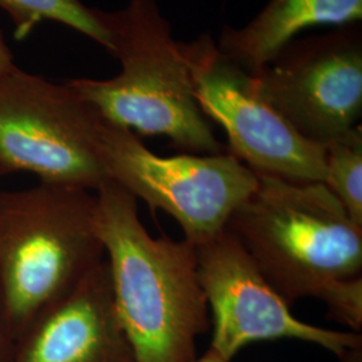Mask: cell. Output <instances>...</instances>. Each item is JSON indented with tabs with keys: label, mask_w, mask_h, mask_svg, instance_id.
<instances>
[{
	"label": "cell",
	"mask_w": 362,
	"mask_h": 362,
	"mask_svg": "<svg viewBox=\"0 0 362 362\" xmlns=\"http://www.w3.org/2000/svg\"><path fill=\"white\" fill-rule=\"evenodd\" d=\"M10 362H137L103 260L16 338Z\"/></svg>",
	"instance_id": "obj_10"
},
{
	"label": "cell",
	"mask_w": 362,
	"mask_h": 362,
	"mask_svg": "<svg viewBox=\"0 0 362 362\" xmlns=\"http://www.w3.org/2000/svg\"><path fill=\"white\" fill-rule=\"evenodd\" d=\"M194 362H228L223 360L216 353H214L212 350L208 349L202 357H197Z\"/></svg>",
	"instance_id": "obj_18"
},
{
	"label": "cell",
	"mask_w": 362,
	"mask_h": 362,
	"mask_svg": "<svg viewBox=\"0 0 362 362\" xmlns=\"http://www.w3.org/2000/svg\"><path fill=\"white\" fill-rule=\"evenodd\" d=\"M13 338V329L8 318L6 298L0 287V362H10L11 357L7 356V349Z\"/></svg>",
	"instance_id": "obj_15"
},
{
	"label": "cell",
	"mask_w": 362,
	"mask_h": 362,
	"mask_svg": "<svg viewBox=\"0 0 362 362\" xmlns=\"http://www.w3.org/2000/svg\"><path fill=\"white\" fill-rule=\"evenodd\" d=\"M203 115L227 134L228 152L259 175L324 182L325 148L294 129L260 93L254 77L204 34L180 42Z\"/></svg>",
	"instance_id": "obj_7"
},
{
	"label": "cell",
	"mask_w": 362,
	"mask_h": 362,
	"mask_svg": "<svg viewBox=\"0 0 362 362\" xmlns=\"http://www.w3.org/2000/svg\"><path fill=\"white\" fill-rule=\"evenodd\" d=\"M199 276L212 310L209 350L226 361L257 341L298 339L318 345L339 358L362 346V336L306 324L296 318L259 272L245 247L227 228L196 243Z\"/></svg>",
	"instance_id": "obj_9"
},
{
	"label": "cell",
	"mask_w": 362,
	"mask_h": 362,
	"mask_svg": "<svg viewBox=\"0 0 362 362\" xmlns=\"http://www.w3.org/2000/svg\"><path fill=\"white\" fill-rule=\"evenodd\" d=\"M356 25L293 40L250 71L259 93L314 143L324 145L360 125L362 34Z\"/></svg>",
	"instance_id": "obj_8"
},
{
	"label": "cell",
	"mask_w": 362,
	"mask_h": 362,
	"mask_svg": "<svg viewBox=\"0 0 362 362\" xmlns=\"http://www.w3.org/2000/svg\"><path fill=\"white\" fill-rule=\"evenodd\" d=\"M97 228L117 315L137 362H194L211 325L194 245L153 238L137 199L113 181L95 192Z\"/></svg>",
	"instance_id": "obj_1"
},
{
	"label": "cell",
	"mask_w": 362,
	"mask_h": 362,
	"mask_svg": "<svg viewBox=\"0 0 362 362\" xmlns=\"http://www.w3.org/2000/svg\"><path fill=\"white\" fill-rule=\"evenodd\" d=\"M0 8L15 26V38L23 40L43 22H58L74 28L110 52V35L100 10L81 0H0Z\"/></svg>",
	"instance_id": "obj_12"
},
{
	"label": "cell",
	"mask_w": 362,
	"mask_h": 362,
	"mask_svg": "<svg viewBox=\"0 0 362 362\" xmlns=\"http://www.w3.org/2000/svg\"><path fill=\"white\" fill-rule=\"evenodd\" d=\"M95 194L40 182L0 191V287L13 338L105 259Z\"/></svg>",
	"instance_id": "obj_4"
},
{
	"label": "cell",
	"mask_w": 362,
	"mask_h": 362,
	"mask_svg": "<svg viewBox=\"0 0 362 362\" xmlns=\"http://www.w3.org/2000/svg\"><path fill=\"white\" fill-rule=\"evenodd\" d=\"M257 175L258 188L226 228L288 306L361 276L362 227L324 182Z\"/></svg>",
	"instance_id": "obj_3"
},
{
	"label": "cell",
	"mask_w": 362,
	"mask_h": 362,
	"mask_svg": "<svg viewBox=\"0 0 362 362\" xmlns=\"http://www.w3.org/2000/svg\"><path fill=\"white\" fill-rule=\"evenodd\" d=\"M338 362H362V346L350 349L338 358Z\"/></svg>",
	"instance_id": "obj_17"
},
{
	"label": "cell",
	"mask_w": 362,
	"mask_h": 362,
	"mask_svg": "<svg viewBox=\"0 0 362 362\" xmlns=\"http://www.w3.org/2000/svg\"><path fill=\"white\" fill-rule=\"evenodd\" d=\"M110 54L121 64L109 79L77 78L67 85L105 121L146 136H165L192 155L227 152L194 97L188 62L156 0H129L117 11L100 10Z\"/></svg>",
	"instance_id": "obj_2"
},
{
	"label": "cell",
	"mask_w": 362,
	"mask_h": 362,
	"mask_svg": "<svg viewBox=\"0 0 362 362\" xmlns=\"http://www.w3.org/2000/svg\"><path fill=\"white\" fill-rule=\"evenodd\" d=\"M324 184L346 209L350 219L362 227L361 125L324 144Z\"/></svg>",
	"instance_id": "obj_13"
},
{
	"label": "cell",
	"mask_w": 362,
	"mask_h": 362,
	"mask_svg": "<svg viewBox=\"0 0 362 362\" xmlns=\"http://www.w3.org/2000/svg\"><path fill=\"white\" fill-rule=\"evenodd\" d=\"M16 66L13 65V52L10 50L6 38L0 30V74L7 73L10 70L15 69Z\"/></svg>",
	"instance_id": "obj_16"
},
{
	"label": "cell",
	"mask_w": 362,
	"mask_h": 362,
	"mask_svg": "<svg viewBox=\"0 0 362 362\" xmlns=\"http://www.w3.org/2000/svg\"><path fill=\"white\" fill-rule=\"evenodd\" d=\"M329 317L346 325L351 332L360 333L362 327V278L344 279L332 286L321 298Z\"/></svg>",
	"instance_id": "obj_14"
},
{
	"label": "cell",
	"mask_w": 362,
	"mask_h": 362,
	"mask_svg": "<svg viewBox=\"0 0 362 362\" xmlns=\"http://www.w3.org/2000/svg\"><path fill=\"white\" fill-rule=\"evenodd\" d=\"M98 151L109 180L143 199L152 212L168 214L194 245L223 231L236 208L258 188V175L228 151L156 155L134 132L103 117Z\"/></svg>",
	"instance_id": "obj_6"
},
{
	"label": "cell",
	"mask_w": 362,
	"mask_h": 362,
	"mask_svg": "<svg viewBox=\"0 0 362 362\" xmlns=\"http://www.w3.org/2000/svg\"><path fill=\"white\" fill-rule=\"evenodd\" d=\"M362 19V0H269L247 25L226 27L220 52L247 71L267 65L300 31L350 26Z\"/></svg>",
	"instance_id": "obj_11"
},
{
	"label": "cell",
	"mask_w": 362,
	"mask_h": 362,
	"mask_svg": "<svg viewBox=\"0 0 362 362\" xmlns=\"http://www.w3.org/2000/svg\"><path fill=\"white\" fill-rule=\"evenodd\" d=\"M101 117L67 82L15 67L0 74V175L97 192L109 182L100 151Z\"/></svg>",
	"instance_id": "obj_5"
}]
</instances>
